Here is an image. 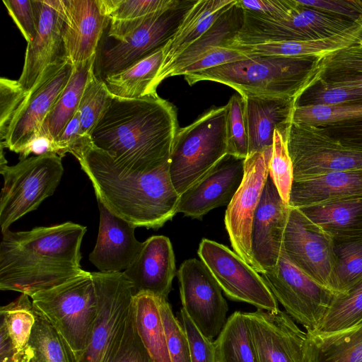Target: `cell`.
<instances>
[{
  "mask_svg": "<svg viewBox=\"0 0 362 362\" xmlns=\"http://www.w3.org/2000/svg\"><path fill=\"white\" fill-rule=\"evenodd\" d=\"M31 153L35 156L49 153H56V149L53 142L47 138L37 137L20 154L21 160L28 158Z\"/></svg>",
  "mask_w": 362,
  "mask_h": 362,
  "instance_id": "6f0895ef",
  "label": "cell"
},
{
  "mask_svg": "<svg viewBox=\"0 0 362 362\" xmlns=\"http://www.w3.org/2000/svg\"><path fill=\"white\" fill-rule=\"evenodd\" d=\"M260 274L286 313L307 332L317 331L338 294L296 266L283 248L276 266Z\"/></svg>",
  "mask_w": 362,
  "mask_h": 362,
  "instance_id": "30bf717a",
  "label": "cell"
},
{
  "mask_svg": "<svg viewBox=\"0 0 362 362\" xmlns=\"http://www.w3.org/2000/svg\"><path fill=\"white\" fill-rule=\"evenodd\" d=\"M74 64L64 62L48 68L15 112L1 146L21 154L38 137L44 121L72 74Z\"/></svg>",
  "mask_w": 362,
  "mask_h": 362,
  "instance_id": "9a60e30c",
  "label": "cell"
},
{
  "mask_svg": "<svg viewBox=\"0 0 362 362\" xmlns=\"http://www.w3.org/2000/svg\"><path fill=\"white\" fill-rule=\"evenodd\" d=\"M238 2L244 11L272 20L288 16L297 5L296 0H238Z\"/></svg>",
  "mask_w": 362,
  "mask_h": 362,
  "instance_id": "f5cc1de1",
  "label": "cell"
},
{
  "mask_svg": "<svg viewBox=\"0 0 362 362\" xmlns=\"http://www.w3.org/2000/svg\"><path fill=\"white\" fill-rule=\"evenodd\" d=\"M38 15L36 36L28 44L24 65L18 80L28 94L49 67L64 62L63 13L60 0H35Z\"/></svg>",
  "mask_w": 362,
  "mask_h": 362,
  "instance_id": "ffe728a7",
  "label": "cell"
},
{
  "mask_svg": "<svg viewBox=\"0 0 362 362\" xmlns=\"http://www.w3.org/2000/svg\"><path fill=\"white\" fill-rule=\"evenodd\" d=\"M286 143L293 164V181L362 169V151L343 145L321 127L291 122Z\"/></svg>",
  "mask_w": 362,
  "mask_h": 362,
  "instance_id": "8fae6325",
  "label": "cell"
},
{
  "mask_svg": "<svg viewBox=\"0 0 362 362\" xmlns=\"http://www.w3.org/2000/svg\"><path fill=\"white\" fill-rule=\"evenodd\" d=\"M214 345V362H257L249 327L240 311L229 316Z\"/></svg>",
  "mask_w": 362,
  "mask_h": 362,
  "instance_id": "74e56055",
  "label": "cell"
},
{
  "mask_svg": "<svg viewBox=\"0 0 362 362\" xmlns=\"http://www.w3.org/2000/svg\"><path fill=\"white\" fill-rule=\"evenodd\" d=\"M197 254L228 298L251 304L257 309L279 310L278 301L261 274L233 250L203 238Z\"/></svg>",
  "mask_w": 362,
  "mask_h": 362,
  "instance_id": "4fadbf2b",
  "label": "cell"
},
{
  "mask_svg": "<svg viewBox=\"0 0 362 362\" xmlns=\"http://www.w3.org/2000/svg\"><path fill=\"white\" fill-rule=\"evenodd\" d=\"M159 306L172 362H191L187 335L168 299L159 297Z\"/></svg>",
  "mask_w": 362,
  "mask_h": 362,
  "instance_id": "bcb514c9",
  "label": "cell"
},
{
  "mask_svg": "<svg viewBox=\"0 0 362 362\" xmlns=\"http://www.w3.org/2000/svg\"><path fill=\"white\" fill-rule=\"evenodd\" d=\"M249 57L234 49L222 46L214 47L199 57L194 62L175 72L173 76H185L226 64L244 60Z\"/></svg>",
  "mask_w": 362,
  "mask_h": 362,
  "instance_id": "f907efd6",
  "label": "cell"
},
{
  "mask_svg": "<svg viewBox=\"0 0 362 362\" xmlns=\"http://www.w3.org/2000/svg\"><path fill=\"white\" fill-rule=\"evenodd\" d=\"M243 23L244 11L238 4V0H235L199 38L158 74L154 82V89L156 90L164 79L173 76L175 72L190 65L211 48L228 47L238 35Z\"/></svg>",
  "mask_w": 362,
  "mask_h": 362,
  "instance_id": "f1b7e54d",
  "label": "cell"
},
{
  "mask_svg": "<svg viewBox=\"0 0 362 362\" xmlns=\"http://www.w3.org/2000/svg\"><path fill=\"white\" fill-rule=\"evenodd\" d=\"M179 129L175 107L157 93L136 99L114 97L90 138L122 166L146 173L170 160Z\"/></svg>",
  "mask_w": 362,
  "mask_h": 362,
  "instance_id": "7a4b0ae2",
  "label": "cell"
},
{
  "mask_svg": "<svg viewBox=\"0 0 362 362\" xmlns=\"http://www.w3.org/2000/svg\"><path fill=\"white\" fill-rule=\"evenodd\" d=\"M257 362H306L307 332L285 312L244 313Z\"/></svg>",
  "mask_w": 362,
  "mask_h": 362,
  "instance_id": "d6986e66",
  "label": "cell"
},
{
  "mask_svg": "<svg viewBox=\"0 0 362 362\" xmlns=\"http://www.w3.org/2000/svg\"><path fill=\"white\" fill-rule=\"evenodd\" d=\"M0 362H22V353L0 357Z\"/></svg>",
  "mask_w": 362,
  "mask_h": 362,
  "instance_id": "91938a15",
  "label": "cell"
},
{
  "mask_svg": "<svg viewBox=\"0 0 362 362\" xmlns=\"http://www.w3.org/2000/svg\"><path fill=\"white\" fill-rule=\"evenodd\" d=\"M289 211V205L282 199L269 175L254 214L251 229V253L259 274L277 264Z\"/></svg>",
  "mask_w": 362,
  "mask_h": 362,
  "instance_id": "44dd1931",
  "label": "cell"
},
{
  "mask_svg": "<svg viewBox=\"0 0 362 362\" xmlns=\"http://www.w3.org/2000/svg\"><path fill=\"white\" fill-rule=\"evenodd\" d=\"M182 308L208 339L217 337L227 319L222 290L202 261L185 260L177 272Z\"/></svg>",
  "mask_w": 362,
  "mask_h": 362,
  "instance_id": "2e32d148",
  "label": "cell"
},
{
  "mask_svg": "<svg viewBox=\"0 0 362 362\" xmlns=\"http://www.w3.org/2000/svg\"><path fill=\"white\" fill-rule=\"evenodd\" d=\"M91 67L78 106L81 127L84 134L90 135L93 128L110 105L114 96L105 83Z\"/></svg>",
  "mask_w": 362,
  "mask_h": 362,
  "instance_id": "b9f144b4",
  "label": "cell"
},
{
  "mask_svg": "<svg viewBox=\"0 0 362 362\" xmlns=\"http://www.w3.org/2000/svg\"><path fill=\"white\" fill-rule=\"evenodd\" d=\"M98 235L89 260L101 272H123L140 252L143 242L136 239L134 225L111 213L98 201Z\"/></svg>",
  "mask_w": 362,
  "mask_h": 362,
  "instance_id": "d4e9b609",
  "label": "cell"
},
{
  "mask_svg": "<svg viewBox=\"0 0 362 362\" xmlns=\"http://www.w3.org/2000/svg\"><path fill=\"white\" fill-rule=\"evenodd\" d=\"M69 153L90 180L97 200L136 228H159L177 213L180 195L170 178V160L149 172H133L96 147L88 134Z\"/></svg>",
  "mask_w": 362,
  "mask_h": 362,
  "instance_id": "6da1fadb",
  "label": "cell"
},
{
  "mask_svg": "<svg viewBox=\"0 0 362 362\" xmlns=\"http://www.w3.org/2000/svg\"><path fill=\"white\" fill-rule=\"evenodd\" d=\"M163 60V48L103 81L117 98L136 99L157 93L153 86Z\"/></svg>",
  "mask_w": 362,
  "mask_h": 362,
  "instance_id": "e575fe53",
  "label": "cell"
},
{
  "mask_svg": "<svg viewBox=\"0 0 362 362\" xmlns=\"http://www.w3.org/2000/svg\"><path fill=\"white\" fill-rule=\"evenodd\" d=\"M22 362H23V359H22Z\"/></svg>",
  "mask_w": 362,
  "mask_h": 362,
  "instance_id": "6125c7cd",
  "label": "cell"
},
{
  "mask_svg": "<svg viewBox=\"0 0 362 362\" xmlns=\"http://www.w3.org/2000/svg\"><path fill=\"white\" fill-rule=\"evenodd\" d=\"M227 105L211 108L180 128L170 156V175L181 195L228 154Z\"/></svg>",
  "mask_w": 362,
  "mask_h": 362,
  "instance_id": "5b68a950",
  "label": "cell"
},
{
  "mask_svg": "<svg viewBox=\"0 0 362 362\" xmlns=\"http://www.w3.org/2000/svg\"><path fill=\"white\" fill-rule=\"evenodd\" d=\"M282 248L296 266L332 290L335 264L333 239L299 209L290 206Z\"/></svg>",
  "mask_w": 362,
  "mask_h": 362,
  "instance_id": "e0dca14e",
  "label": "cell"
},
{
  "mask_svg": "<svg viewBox=\"0 0 362 362\" xmlns=\"http://www.w3.org/2000/svg\"><path fill=\"white\" fill-rule=\"evenodd\" d=\"M1 148L0 173L4 185L0 197L1 233L53 194L63 175L62 157L49 153L28 157L7 165Z\"/></svg>",
  "mask_w": 362,
  "mask_h": 362,
  "instance_id": "52a82bcc",
  "label": "cell"
},
{
  "mask_svg": "<svg viewBox=\"0 0 362 362\" xmlns=\"http://www.w3.org/2000/svg\"><path fill=\"white\" fill-rule=\"evenodd\" d=\"M319 57L252 56L235 62L185 76L190 86L202 81L231 87L242 96L295 100L313 82Z\"/></svg>",
  "mask_w": 362,
  "mask_h": 362,
  "instance_id": "277c9868",
  "label": "cell"
},
{
  "mask_svg": "<svg viewBox=\"0 0 362 362\" xmlns=\"http://www.w3.org/2000/svg\"><path fill=\"white\" fill-rule=\"evenodd\" d=\"M86 231L83 226L65 222L3 232L0 289L31 297L81 274V245Z\"/></svg>",
  "mask_w": 362,
  "mask_h": 362,
  "instance_id": "3957f363",
  "label": "cell"
},
{
  "mask_svg": "<svg viewBox=\"0 0 362 362\" xmlns=\"http://www.w3.org/2000/svg\"><path fill=\"white\" fill-rule=\"evenodd\" d=\"M332 239L362 237V197L299 209Z\"/></svg>",
  "mask_w": 362,
  "mask_h": 362,
  "instance_id": "f546056e",
  "label": "cell"
},
{
  "mask_svg": "<svg viewBox=\"0 0 362 362\" xmlns=\"http://www.w3.org/2000/svg\"><path fill=\"white\" fill-rule=\"evenodd\" d=\"M362 321V280L344 293H338L315 332L332 333Z\"/></svg>",
  "mask_w": 362,
  "mask_h": 362,
  "instance_id": "ab89813d",
  "label": "cell"
},
{
  "mask_svg": "<svg viewBox=\"0 0 362 362\" xmlns=\"http://www.w3.org/2000/svg\"><path fill=\"white\" fill-rule=\"evenodd\" d=\"M95 57L74 64L71 76L46 117L38 137H46L53 142L78 111Z\"/></svg>",
  "mask_w": 362,
  "mask_h": 362,
  "instance_id": "d6a6232c",
  "label": "cell"
},
{
  "mask_svg": "<svg viewBox=\"0 0 362 362\" xmlns=\"http://www.w3.org/2000/svg\"><path fill=\"white\" fill-rule=\"evenodd\" d=\"M321 127L343 145L362 151V120L334 123Z\"/></svg>",
  "mask_w": 362,
  "mask_h": 362,
  "instance_id": "11a10c76",
  "label": "cell"
},
{
  "mask_svg": "<svg viewBox=\"0 0 362 362\" xmlns=\"http://www.w3.org/2000/svg\"><path fill=\"white\" fill-rule=\"evenodd\" d=\"M296 1L293 12L280 20L262 18L243 10V25L228 46L320 40L341 33L356 23Z\"/></svg>",
  "mask_w": 362,
  "mask_h": 362,
  "instance_id": "7c38bea8",
  "label": "cell"
},
{
  "mask_svg": "<svg viewBox=\"0 0 362 362\" xmlns=\"http://www.w3.org/2000/svg\"><path fill=\"white\" fill-rule=\"evenodd\" d=\"M179 318L187 337L191 362H214V341L201 332L182 308Z\"/></svg>",
  "mask_w": 362,
  "mask_h": 362,
  "instance_id": "c3c4849f",
  "label": "cell"
},
{
  "mask_svg": "<svg viewBox=\"0 0 362 362\" xmlns=\"http://www.w3.org/2000/svg\"><path fill=\"white\" fill-rule=\"evenodd\" d=\"M98 310L87 347L77 362H115L132 313V284L124 272H92Z\"/></svg>",
  "mask_w": 362,
  "mask_h": 362,
  "instance_id": "ba28073f",
  "label": "cell"
},
{
  "mask_svg": "<svg viewBox=\"0 0 362 362\" xmlns=\"http://www.w3.org/2000/svg\"><path fill=\"white\" fill-rule=\"evenodd\" d=\"M361 39L362 21L354 23L351 28L341 33L323 39L230 45L228 48L236 49L248 57H320L358 44Z\"/></svg>",
  "mask_w": 362,
  "mask_h": 362,
  "instance_id": "83f0119b",
  "label": "cell"
},
{
  "mask_svg": "<svg viewBox=\"0 0 362 362\" xmlns=\"http://www.w3.org/2000/svg\"><path fill=\"white\" fill-rule=\"evenodd\" d=\"M136 332L153 362H172L160 315L159 297L148 293L133 296Z\"/></svg>",
  "mask_w": 362,
  "mask_h": 362,
  "instance_id": "836d02e7",
  "label": "cell"
},
{
  "mask_svg": "<svg viewBox=\"0 0 362 362\" xmlns=\"http://www.w3.org/2000/svg\"><path fill=\"white\" fill-rule=\"evenodd\" d=\"M28 44L35 39L38 27V15L35 0H3Z\"/></svg>",
  "mask_w": 362,
  "mask_h": 362,
  "instance_id": "681fc988",
  "label": "cell"
},
{
  "mask_svg": "<svg viewBox=\"0 0 362 362\" xmlns=\"http://www.w3.org/2000/svg\"><path fill=\"white\" fill-rule=\"evenodd\" d=\"M306 332V362H362V321L339 332Z\"/></svg>",
  "mask_w": 362,
  "mask_h": 362,
  "instance_id": "1f68e13d",
  "label": "cell"
},
{
  "mask_svg": "<svg viewBox=\"0 0 362 362\" xmlns=\"http://www.w3.org/2000/svg\"><path fill=\"white\" fill-rule=\"evenodd\" d=\"M302 5L356 23L362 21V0H298Z\"/></svg>",
  "mask_w": 362,
  "mask_h": 362,
  "instance_id": "816d5d0a",
  "label": "cell"
},
{
  "mask_svg": "<svg viewBox=\"0 0 362 362\" xmlns=\"http://www.w3.org/2000/svg\"><path fill=\"white\" fill-rule=\"evenodd\" d=\"M22 359L23 362H77L75 352L64 337L37 310Z\"/></svg>",
  "mask_w": 362,
  "mask_h": 362,
  "instance_id": "8d00e7d4",
  "label": "cell"
},
{
  "mask_svg": "<svg viewBox=\"0 0 362 362\" xmlns=\"http://www.w3.org/2000/svg\"><path fill=\"white\" fill-rule=\"evenodd\" d=\"M35 309L64 337L76 356L87 347L98 310L92 272L33 295Z\"/></svg>",
  "mask_w": 362,
  "mask_h": 362,
  "instance_id": "8992f818",
  "label": "cell"
},
{
  "mask_svg": "<svg viewBox=\"0 0 362 362\" xmlns=\"http://www.w3.org/2000/svg\"><path fill=\"white\" fill-rule=\"evenodd\" d=\"M359 45H361L362 46V39L360 40V42H358Z\"/></svg>",
  "mask_w": 362,
  "mask_h": 362,
  "instance_id": "94428289",
  "label": "cell"
},
{
  "mask_svg": "<svg viewBox=\"0 0 362 362\" xmlns=\"http://www.w3.org/2000/svg\"><path fill=\"white\" fill-rule=\"evenodd\" d=\"M269 175L282 199L288 204L293 182V164L288 153L286 139L275 129Z\"/></svg>",
  "mask_w": 362,
  "mask_h": 362,
  "instance_id": "f6af8a7d",
  "label": "cell"
},
{
  "mask_svg": "<svg viewBox=\"0 0 362 362\" xmlns=\"http://www.w3.org/2000/svg\"><path fill=\"white\" fill-rule=\"evenodd\" d=\"M315 83L319 84L307 93L310 105L361 102L362 46L358 43L319 57L313 76Z\"/></svg>",
  "mask_w": 362,
  "mask_h": 362,
  "instance_id": "ac0fdd59",
  "label": "cell"
},
{
  "mask_svg": "<svg viewBox=\"0 0 362 362\" xmlns=\"http://www.w3.org/2000/svg\"><path fill=\"white\" fill-rule=\"evenodd\" d=\"M12 341L6 330L4 324L1 322L0 325V357L10 356L16 354Z\"/></svg>",
  "mask_w": 362,
  "mask_h": 362,
  "instance_id": "680465c9",
  "label": "cell"
},
{
  "mask_svg": "<svg viewBox=\"0 0 362 362\" xmlns=\"http://www.w3.org/2000/svg\"><path fill=\"white\" fill-rule=\"evenodd\" d=\"M333 241L335 264L332 290L344 293L362 280V237Z\"/></svg>",
  "mask_w": 362,
  "mask_h": 362,
  "instance_id": "f35d334b",
  "label": "cell"
},
{
  "mask_svg": "<svg viewBox=\"0 0 362 362\" xmlns=\"http://www.w3.org/2000/svg\"><path fill=\"white\" fill-rule=\"evenodd\" d=\"M132 284V293H148L168 299L175 276V259L170 239L153 235L123 272Z\"/></svg>",
  "mask_w": 362,
  "mask_h": 362,
  "instance_id": "cb8c5ba5",
  "label": "cell"
},
{
  "mask_svg": "<svg viewBox=\"0 0 362 362\" xmlns=\"http://www.w3.org/2000/svg\"><path fill=\"white\" fill-rule=\"evenodd\" d=\"M115 362H153L136 332L132 313L122 346Z\"/></svg>",
  "mask_w": 362,
  "mask_h": 362,
  "instance_id": "db71d44e",
  "label": "cell"
},
{
  "mask_svg": "<svg viewBox=\"0 0 362 362\" xmlns=\"http://www.w3.org/2000/svg\"><path fill=\"white\" fill-rule=\"evenodd\" d=\"M244 158L227 154L205 176L180 195L177 212L202 218L211 210L228 205L244 175Z\"/></svg>",
  "mask_w": 362,
  "mask_h": 362,
  "instance_id": "603a6c76",
  "label": "cell"
},
{
  "mask_svg": "<svg viewBox=\"0 0 362 362\" xmlns=\"http://www.w3.org/2000/svg\"><path fill=\"white\" fill-rule=\"evenodd\" d=\"M243 97L245 102L247 156L272 148L275 129L286 139L295 99L256 95Z\"/></svg>",
  "mask_w": 362,
  "mask_h": 362,
  "instance_id": "484cf974",
  "label": "cell"
},
{
  "mask_svg": "<svg viewBox=\"0 0 362 362\" xmlns=\"http://www.w3.org/2000/svg\"><path fill=\"white\" fill-rule=\"evenodd\" d=\"M362 120V101L337 105L297 106L291 122L323 127L334 123Z\"/></svg>",
  "mask_w": 362,
  "mask_h": 362,
  "instance_id": "7bdbcfd3",
  "label": "cell"
},
{
  "mask_svg": "<svg viewBox=\"0 0 362 362\" xmlns=\"http://www.w3.org/2000/svg\"><path fill=\"white\" fill-rule=\"evenodd\" d=\"M272 153V148L267 149L248 155L245 159L242 182L228 205L224 219L233 250L257 272L251 253V229L269 176Z\"/></svg>",
  "mask_w": 362,
  "mask_h": 362,
  "instance_id": "5bb4252c",
  "label": "cell"
},
{
  "mask_svg": "<svg viewBox=\"0 0 362 362\" xmlns=\"http://www.w3.org/2000/svg\"><path fill=\"white\" fill-rule=\"evenodd\" d=\"M226 105L228 154L245 159L248 153V136L245 98L239 93L233 95Z\"/></svg>",
  "mask_w": 362,
  "mask_h": 362,
  "instance_id": "ee69618b",
  "label": "cell"
},
{
  "mask_svg": "<svg viewBox=\"0 0 362 362\" xmlns=\"http://www.w3.org/2000/svg\"><path fill=\"white\" fill-rule=\"evenodd\" d=\"M28 94L18 81L0 78V136L4 142L11 119Z\"/></svg>",
  "mask_w": 362,
  "mask_h": 362,
  "instance_id": "7dc6e473",
  "label": "cell"
},
{
  "mask_svg": "<svg viewBox=\"0 0 362 362\" xmlns=\"http://www.w3.org/2000/svg\"><path fill=\"white\" fill-rule=\"evenodd\" d=\"M36 313L32 300L24 293L0 308L1 322L4 324L18 354L23 352L30 340Z\"/></svg>",
  "mask_w": 362,
  "mask_h": 362,
  "instance_id": "60d3db41",
  "label": "cell"
},
{
  "mask_svg": "<svg viewBox=\"0 0 362 362\" xmlns=\"http://www.w3.org/2000/svg\"><path fill=\"white\" fill-rule=\"evenodd\" d=\"M109 18L107 36L121 41L153 13L172 6L176 0H103Z\"/></svg>",
  "mask_w": 362,
  "mask_h": 362,
  "instance_id": "d590c367",
  "label": "cell"
},
{
  "mask_svg": "<svg viewBox=\"0 0 362 362\" xmlns=\"http://www.w3.org/2000/svg\"><path fill=\"white\" fill-rule=\"evenodd\" d=\"M196 1L176 0L170 7L152 14L124 40L97 52L95 75L103 80L164 48Z\"/></svg>",
  "mask_w": 362,
  "mask_h": 362,
  "instance_id": "9c48e42d",
  "label": "cell"
},
{
  "mask_svg": "<svg viewBox=\"0 0 362 362\" xmlns=\"http://www.w3.org/2000/svg\"><path fill=\"white\" fill-rule=\"evenodd\" d=\"M62 38L66 57L74 64L96 55L102 35L109 25L103 0H60Z\"/></svg>",
  "mask_w": 362,
  "mask_h": 362,
  "instance_id": "7402d4cb",
  "label": "cell"
},
{
  "mask_svg": "<svg viewBox=\"0 0 362 362\" xmlns=\"http://www.w3.org/2000/svg\"><path fill=\"white\" fill-rule=\"evenodd\" d=\"M362 197V169L329 173L293 181L288 205L300 209L331 201Z\"/></svg>",
  "mask_w": 362,
  "mask_h": 362,
  "instance_id": "4316f807",
  "label": "cell"
},
{
  "mask_svg": "<svg viewBox=\"0 0 362 362\" xmlns=\"http://www.w3.org/2000/svg\"><path fill=\"white\" fill-rule=\"evenodd\" d=\"M86 134L82 131L81 115L78 110L53 141L56 153L63 157Z\"/></svg>",
  "mask_w": 362,
  "mask_h": 362,
  "instance_id": "9f6ffc18",
  "label": "cell"
},
{
  "mask_svg": "<svg viewBox=\"0 0 362 362\" xmlns=\"http://www.w3.org/2000/svg\"><path fill=\"white\" fill-rule=\"evenodd\" d=\"M235 0H197L187 12L173 37L163 48V60L158 73L199 38Z\"/></svg>",
  "mask_w": 362,
  "mask_h": 362,
  "instance_id": "4dcf8cb0",
  "label": "cell"
}]
</instances>
